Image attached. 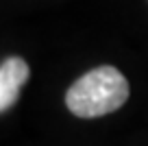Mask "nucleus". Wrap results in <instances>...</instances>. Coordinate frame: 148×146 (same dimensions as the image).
Wrapping results in <instances>:
<instances>
[{"label": "nucleus", "instance_id": "obj_2", "mask_svg": "<svg viewBox=\"0 0 148 146\" xmlns=\"http://www.w3.org/2000/svg\"><path fill=\"white\" fill-rule=\"evenodd\" d=\"M31 70L20 57H7L0 65V109L7 111L15 105L22 85L28 81Z\"/></svg>", "mask_w": 148, "mask_h": 146}, {"label": "nucleus", "instance_id": "obj_1", "mask_svg": "<svg viewBox=\"0 0 148 146\" xmlns=\"http://www.w3.org/2000/svg\"><path fill=\"white\" fill-rule=\"evenodd\" d=\"M129 98V81L113 65H100L74 81L65 94V105L79 118H100L118 111Z\"/></svg>", "mask_w": 148, "mask_h": 146}]
</instances>
